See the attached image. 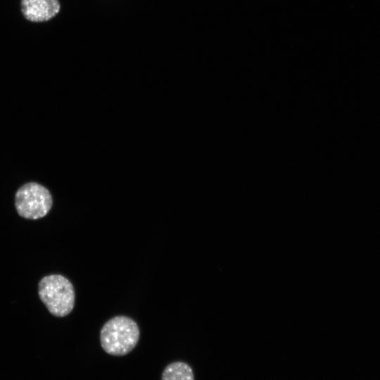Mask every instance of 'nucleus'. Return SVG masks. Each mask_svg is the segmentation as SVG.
Instances as JSON below:
<instances>
[{"mask_svg":"<svg viewBox=\"0 0 380 380\" xmlns=\"http://www.w3.org/2000/svg\"><path fill=\"white\" fill-rule=\"evenodd\" d=\"M139 329L136 322L127 316H116L107 321L100 332L103 349L114 356L125 355L137 346Z\"/></svg>","mask_w":380,"mask_h":380,"instance_id":"obj_1","label":"nucleus"},{"mask_svg":"<svg viewBox=\"0 0 380 380\" xmlns=\"http://www.w3.org/2000/svg\"><path fill=\"white\" fill-rule=\"evenodd\" d=\"M38 293L49 312L56 317H65L74 308L73 286L62 275L51 274L43 277L39 282Z\"/></svg>","mask_w":380,"mask_h":380,"instance_id":"obj_2","label":"nucleus"},{"mask_svg":"<svg viewBox=\"0 0 380 380\" xmlns=\"http://www.w3.org/2000/svg\"><path fill=\"white\" fill-rule=\"evenodd\" d=\"M52 197L44 186L29 182L18 189L15 196V205L20 216L37 220L46 215L51 208Z\"/></svg>","mask_w":380,"mask_h":380,"instance_id":"obj_3","label":"nucleus"},{"mask_svg":"<svg viewBox=\"0 0 380 380\" xmlns=\"http://www.w3.org/2000/svg\"><path fill=\"white\" fill-rule=\"evenodd\" d=\"M21 12L28 20L45 22L56 16L61 9L58 0H21Z\"/></svg>","mask_w":380,"mask_h":380,"instance_id":"obj_4","label":"nucleus"},{"mask_svg":"<svg viewBox=\"0 0 380 380\" xmlns=\"http://www.w3.org/2000/svg\"><path fill=\"white\" fill-rule=\"evenodd\" d=\"M161 380H194L192 369L183 362L169 364L163 370Z\"/></svg>","mask_w":380,"mask_h":380,"instance_id":"obj_5","label":"nucleus"}]
</instances>
